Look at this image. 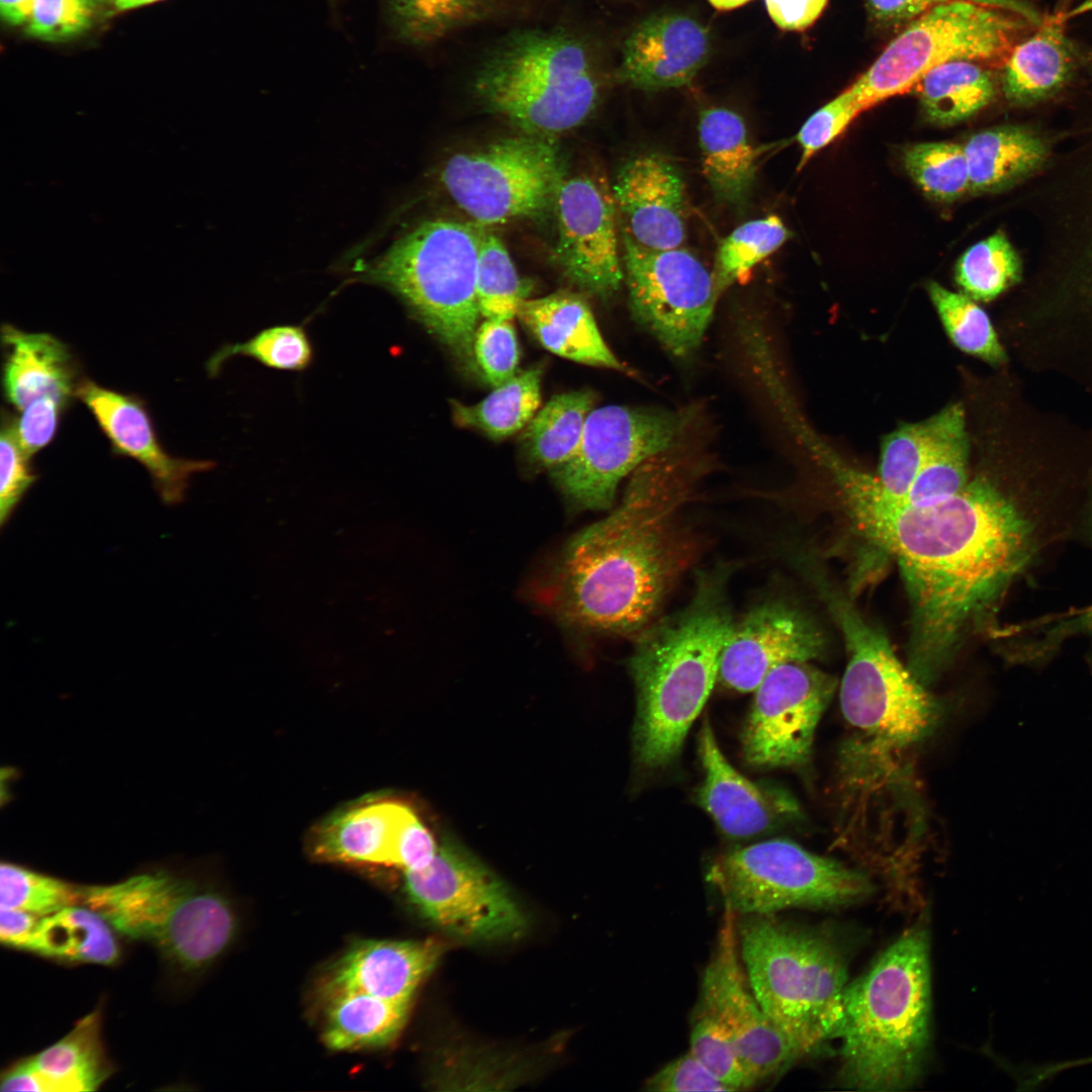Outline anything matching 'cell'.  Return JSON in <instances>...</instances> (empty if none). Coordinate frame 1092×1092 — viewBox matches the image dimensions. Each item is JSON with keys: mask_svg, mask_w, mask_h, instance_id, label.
<instances>
[{"mask_svg": "<svg viewBox=\"0 0 1092 1092\" xmlns=\"http://www.w3.org/2000/svg\"><path fill=\"white\" fill-rule=\"evenodd\" d=\"M843 509L868 542L894 559L911 611L908 667L927 686L969 631L989 623L1010 589L1073 541L1068 508L1016 497L987 477L916 507L876 476L821 451Z\"/></svg>", "mask_w": 1092, "mask_h": 1092, "instance_id": "6da1fadb", "label": "cell"}, {"mask_svg": "<svg viewBox=\"0 0 1092 1092\" xmlns=\"http://www.w3.org/2000/svg\"><path fill=\"white\" fill-rule=\"evenodd\" d=\"M686 439L637 467L620 504L568 541L549 590L561 623L635 639L659 618L702 550L680 514L711 462Z\"/></svg>", "mask_w": 1092, "mask_h": 1092, "instance_id": "7a4b0ae2", "label": "cell"}, {"mask_svg": "<svg viewBox=\"0 0 1092 1092\" xmlns=\"http://www.w3.org/2000/svg\"><path fill=\"white\" fill-rule=\"evenodd\" d=\"M729 566L700 571L691 601L658 618L635 639L629 661L636 696V760L653 769L670 763L718 680L734 623Z\"/></svg>", "mask_w": 1092, "mask_h": 1092, "instance_id": "3957f363", "label": "cell"}, {"mask_svg": "<svg viewBox=\"0 0 1092 1092\" xmlns=\"http://www.w3.org/2000/svg\"><path fill=\"white\" fill-rule=\"evenodd\" d=\"M930 1013L929 933L918 922L844 990L833 1033L841 1041V1084L866 1091L913 1085L928 1054Z\"/></svg>", "mask_w": 1092, "mask_h": 1092, "instance_id": "277c9868", "label": "cell"}, {"mask_svg": "<svg viewBox=\"0 0 1092 1092\" xmlns=\"http://www.w3.org/2000/svg\"><path fill=\"white\" fill-rule=\"evenodd\" d=\"M737 929L750 987L775 1025L805 1055L832 1038L848 985L833 939L777 914L737 915Z\"/></svg>", "mask_w": 1092, "mask_h": 1092, "instance_id": "5b68a950", "label": "cell"}, {"mask_svg": "<svg viewBox=\"0 0 1092 1092\" xmlns=\"http://www.w3.org/2000/svg\"><path fill=\"white\" fill-rule=\"evenodd\" d=\"M481 225L422 221L362 266L360 276L384 287L464 364H473L480 315L477 268Z\"/></svg>", "mask_w": 1092, "mask_h": 1092, "instance_id": "8992f818", "label": "cell"}, {"mask_svg": "<svg viewBox=\"0 0 1092 1092\" xmlns=\"http://www.w3.org/2000/svg\"><path fill=\"white\" fill-rule=\"evenodd\" d=\"M585 46L560 29L511 33L482 60L473 89L481 104L528 134L551 136L582 123L599 98Z\"/></svg>", "mask_w": 1092, "mask_h": 1092, "instance_id": "52a82bcc", "label": "cell"}, {"mask_svg": "<svg viewBox=\"0 0 1092 1092\" xmlns=\"http://www.w3.org/2000/svg\"><path fill=\"white\" fill-rule=\"evenodd\" d=\"M81 904L122 935L148 942L178 969L197 972L233 942L235 909L221 893L164 871L110 885L80 887Z\"/></svg>", "mask_w": 1092, "mask_h": 1092, "instance_id": "ba28073f", "label": "cell"}, {"mask_svg": "<svg viewBox=\"0 0 1092 1092\" xmlns=\"http://www.w3.org/2000/svg\"><path fill=\"white\" fill-rule=\"evenodd\" d=\"M813 574L847 652L839 691L846 721L884 744L907 746L929 736L941 717L938 701L896 656L886 634L829 581Z\"/></svg>", "mask_w": 1092, "mask_h": 1092, "instance_id": "9c48e42d", "label": "cell"}, {"mask_svg": "<svg viewBox=\"0 0 1092 1092\" xmlns=\"http://www.w3.org/2000/svg\"><path fill=\"white\" fill-rule=\"evenodd\" d=\"M1026 23L1008 11L970 1L934 6L907 23L849 87L866 110L912 89L941 64L1006 59Z\"/></svg>", "mask_w": 1092, "mask_h": 1092, "instance_id": "30bf717a", "label": "cell"}, {"mask_svg": "<svg viewBox=\"0 0 1092 1092\" xmlns=\"http://www.w3.org/2000/svg\"><path fill=\"white\" fill-rule=\"evenodd\" d=\"M708 880L738 915L858 902L874 890L869 877L787 839H770L721 854Z\"/></svg>", "mask_w": 1092, "mask_h": 1092, "instance_id": "8fae6325", "label": "cell"}, {"mask_svg": "<svg viewBox=\"0 0 1092 1092\" xmlns=\"http://www.w3.org/2000/svg\"><path fill=\"white\" fill-rule=\"evenodd\" d=\"M563 179L557 146L549 136L534 134L453 155L440 174L449 196L484 228L553 208Z\"/></svg>", "mask_w": 1092, "mask_h": 1092, "instance_id": "7c38bea8", "label": "cell"}, {"mask_svg": "<svg viewBox=\"0 0 1092 1092\" xmlns=\"http://www.w3.org/2000/svg\"><path fill=\"white\" fill-rule=\"evenodd\" d=\"M696 416L693 407H594L574 454L550 470L551 475L577 507L609 510L621 480L646 460L684 441Z\"/></svg>", "mask_w": 1092, "mask_h": 1092, "instance_id": "4fadbf2b", "label": "cell"}, {"mask_svg": "<svg viewBox=\"0 0 1092 1092\" xmlns=\"http://www.w3.org/2000/svg\"><path fill=\"white\" fill-rule=\"evenodd\" d=\"M624 278L632 318L673 357L701 346L718 293L713 274L682 248L653 250L622 230Z\"/></svg>", "mask_w": 1092, "mask_h": 1092, "instance_id": "5bb4252c", "label": "cell"}, {"mask_svg": "<svg viewBox=\"0 0 1092 1092\" xmlns=\"http://www.w3.org/2000/svg\"><path fill=\"white\" fill-rule=\"evenodd\" d=\"M403 890L430 923L467 942L520 937L527 918L506 885L452 840H444L432 861L404 872Z\"/></svg>", "mask_w": 1092, "mask_h": 1092, "instance_id": "9a60e30c", "label": "cell"}, {"mask_svg": "<svg viewBox=\"0 0 1092 1092\" xmlns=\"http://www.w3.org/2000/svg\"><path fill=\"white\" fill-rule=\"evenodd\" d=\"M741 963L737 914L724 904L696 1010L712 1017L730 1034L744 1065L758 1083L784 1072L805 1054L763 1011Z\"/></svg>", "mask_w": 1092, "mask_h": 1092, "instance_id": "2e32d148", "label": "cell"}, {"mask_svg": "<svg viewBox=\"0 0 1092 1092\" xmlns=\"http://www.w3.org/2000/svg\"><path fill=\"white\" fill-rule=\"evenodd\" d=\"M835 689L836 679L809 662L772 669L754 691L741 737L745 761L763 768L805 763Z\"/></svg>", "mask_w": 1092, "mask_h": 1092, "instance_id": "e0dca14e", "label": "cell"}, {"mask_svg": "<svg viewBox=\"0 0 1092 1092\" xmlns=\"http://www.w3.org/2000/svg\"><path fill=\"white\" fill-rule=\"evenodd\" d=\"M613 193L586 175L563 179L553 210L555 258L566 278L590 295L608 299L624 279Z\"/></svg>", "mask_w": 1092, "mask_h": 1092, "instance_id": "ac0fdd59", "label": "cell"}, {"mask_svg": "<svg viewBox=\"0 0 1092 1092\" xmlns=\"http://www.w3.org/2000/svg\"><path fill=\"white\" fill-rule=\"evenodd\" d=\"M824 648L822 631L806 613L786 602L766 601L733 623L718 680L735 692H754L772 669L789 662H810Z\"/></svg>", "mask_w": 1092, "mask_h": 1092, "instance_id": "d6986e66", "label": "cell"}, {"mask_svg": "<svg viewBox=\"0 0 1092 1092\" xmlns=\"http://www.w3.org/2000/svg\"><path fill=\"white\" fill-rule=\"evenodd\" d=\"M76 396L87 406L109 440L114 453L140 462L151 475L162 500L180 503L192 474L211 468L209 461L169 455L156 435L144 402L134 395L81 380Z\"/></svg>", "mask_w": 1092, "mask_h": 1092, "instance_id": "ffe728a7", "label": "cell"}, {"mask_svg": "<svg viewBox=\"0 0 1092 1092\" xmlns=\"http://www.w3.org/2000/svg\"><path fill=\"white\" fill-rule=\"evenodd\" d=\"M699 754L704 780L698 800L725 834L751 837L799 817L800 807L793 796L753 783L731 765L708 720L700 731Z\"/></svg>", "mask_w": 1092, "mask_h": 1092, "instance_id": "44dd1931", "label": "cell"}, {"mask_svg": "<svg viewBox=\"0 0 1092 1092\" xmlns=\"http://www.w3.org/2000/svg\"><path fill=\"white\" fill-rule=\"evenodd\" d=\"M707 28L680 13L650 16L625 39L617 70L619 81L654 91L689 84L710 54Z\"/></svg>", "mask_w": 1092, "mask_h": 1092, "instance_id": "7402d4cb", "label": "cell"}, {"mask_svg": "<svg viewBox=\"0 0 1092 1092\" xmlns=\"http://www.w3.org/2000/svg\"><path fill=\"white\" fill-rule=\"evenodd\" d=\"M613 196L636 243L668 250L685 242L684 181L662 155L646 153L626 161L617 174Z\"/></svg>", "mask_w": 1092, "mask_h": 1092, "instance_id": "603a6c76", "label": "cell"}, {"mask_svg": "<svg viewBox=\"0 0 1092 1092\" xmlns=\"http://www.w3.org/2000/svg\"><path fill=\"white\" fill-rule=\"evenodd\" d=\"M443 946L436 940H360L332 967L325 984L331 997L359 992L390 1000L412 1001L422 981L436 967Z\"/></svg>", "mask_w": 1092, "mask_h": 1092, "instance_id": "cb8c5ba5", "label": "cell"}, {"mask_svg": "<svg viewBox=\"0 0 1092 1092\" xmlns=\"http://www.w3.org/2000/svg\"><path fill=\"white\" fill-rule=\"evenodd\" d=\"M411 808L404 801L370 796L333 812L310 834L312 854L325 861L390 867L396 830Z\"/></svg>", "mask_w": 1092, "mask_h": 1092, "instance_id": "d4e9b609", "label": "cell"}, {"mask_svg": "<svg viewBox=\"0 0 1092 1092\" xmlns=\"http://www.w3.org/2000/svg\"><path fill=\"white\" fill-rule=\"evenodd\" d=\"M4 350L2 384L6 400L17 411L51 395L70 403L80 381L70 349L47 333H27L9 324L1 329Z\"/></svg>", "mask_w": 1092, "mask_h": 1092, "instance_id": "484cf974", "label": "cell"}, {"mask_svg": "<svg viewBox=\"0 0 1092 1092\" xmlns=\"http://www.w3.org/2000/svg\"><path fill=\"white\" fill-rule=\"evenodd\" d=\"M517 316L545 349L557 356L630 372L607 345L589 305L577 294L556 292L526 299Z\"/></svg>", "mask_w": 1092, "mask_h": 1092, "instance_id": "4316f807", "label": "cell"}, {"mask_svg": "<svg viewBox=\"0 0 1092 1092\" xmlns=\"http://www.w3.org/2000/svg\"><path fill=\"white\" fill-rule=\"evenodd\" d=\"M698 129L703 173L714 196L742 208L752 190L758 155L743 118L727 108L709 107L700 112Z\"/></svg>", "mask_w": 1092, "mask_h": 1092, "instance_id": "83f0119b", "label": "cell"}, {"mask_svg": "<svg viewBox=\"0 0 1092 1092\" xmlns=\"http://www.w3.org/2000/svg\"><path fill=\"white\" fill-rule=\"evenodd\" d=\"M101 1013L94 1010L62 1039L30 1056L38 1092L94 1091L112 1074L100 1036Z\"/></svg>", "mask_w": 1092, "mask_h": 1092, "instance_id": "f1b7e54d", "label": "cell"}, {"mask_svg": "<svg viewBox=\"0 0 1092 1092\" xmlns=\"http://www.w3.org/2000/svg\"><path fill=\"white\" fill-rule=\"evenodd\" d=\"M1059 18L1042 21L1037 30L1012 47L1002 74L1006 96L1017 103L1040 100L1069 79L1074 59Z\"/></svg>", "mask_w": 1092, "mask_h": 1092, "instance_id": "f546056e", "label": "cell"}, {"mask_svg": "<svg viewBox=\"0 0 1092 1092\" xmlns=\"http://www.w3.org/2000/svg\"><path fill=\"white\" fill-rule=\"evenodd\" d=\"M112 927L83 904L39 916L24 950L73 963L113 965L120 950Z\"/></svg>", "mask_w": 1092, "mask_h": 1092, "instance_id": "4dcf8cb0", "label": "cell"}, {"mask_svg": "<svg viewBox=\"0 0 1092 1092\" xmlns=\"http://www.w3.org/2000/svg\"><path fill=\"white\" fill-rule=\"evenodd\" d=\"M970 192H993L1009 186L1043 161L1046 149L1032 131L1017 125L981 130L963 145Z\"/></svg>", "mask_w": 1092, "mask_h": 1092, "instance_id": "1f68e13d", "label": "cell"}, {"mask_svg": "<svg viewBox=\"0 0 1092 1092\" xmlns=\"http://www.w3.org/2000/svg\"><path fill=\"white\" fill-rule=\"evenodd\" d=\"M324 1042L334 1051L382 1048L399 1035L411 1001L346 992L328 997Z\"/></svg>", "mask_w": 1092, "mask_h": 1092, "instance_id": "d6a6232c", "label": "cell"}, {"mask_svg": "<svg viewBox=\"0 0 1092 1092\" xmlns=\"http://www.w3.org/2000/svg\"><path fill=\"white\" fill-rule=\"evenodd\" d=\"M931 419V447L904 497L916 507H927L950 498L970 481L969 440L962 405H948Z\"/></svg>", "mask_w": 1092, "mask_h": 1092, "instance_id": "836d02e7", "label": "cell"}, {"mask_svg": "<svg viewBox=\"0 0 1092 1092\" xmlns=\"http://www.w3.org/2000/svg\"><path fill=\"white\" fill-rule=\"evenodd\" d=\"M927 119L938 125L962 122L988 105L995 87L977 62L952 61L924 74L912 87Z\"/></svg>", "mask_w": 1092, "mask_h": 1092, "instance_id": "e575fe53", "label": "cell"}, {"mask_svg": "<svg viewBox=\"0 0 1092 1092\" xmlns=\"http://www.w3.org/2000/svg\"><path fill=\"white\" fill-rule=\"evenodd\" d=\"M594 405L595 395L589 390L552 397L524 428L522 443L530 460L550 470L569 460Z\"/></svg>", "mask_w": 1092, "mask_h": 1092, "instance_id": "d590c367", "label": "cell"}, {"mask_svg": "<svg viewBox=\"0 0 1092 1092\" xmlns=\"http://www.w3.org/2000/svg\"><path fill=\"white\" fill-rule=\"evenodd\" d=\"M542 370L538 367L516 374L474 404L451 400L456 425L475 429L491 439H504L524 429L541 402Z\"/></svg>", "mask_w": 1092, "mask_h": 1092, "instance_id": "8d00e7d4", "label": "cell"}, {"mask_svg": "<svg viewBox=\"0 0 1092 1092\" xmlns=\"http://www.w3.org/2000/svg\"><path fill=\"white\" fill-rule=\"evenodd\" d=\"M791 237L792 233L776 214L736 228L722 240L717 250L712 274L718 293L743 280Z\"/></svg>", "mask_w": 1092, "mask_h": 1092, "instance_id": "74e56055", "label": "cell"}, {"mask_svg": "<svg viewBox=\"0 0 1092 1092\" xmlns=\"http://www.w3.org/2000/svg\"><path fill=\"white\" fill-rule=\"evenodd\" d=\"M927 291L948 338L959 349L989 364L1006 362L989 315L974 299L934 281L928 282Z\"/></svg>", "mask_w": 1092, "mask_h": 1092, "instance_id": "f35d334b", "label": "cell"}, {"mask_svg": "<svg viewBox=\"0 0 1092 1092\" xmlns=\"http://www.w3.org/2000/svg\"><path fill=\"white\" fill-rule=\"evenodd\" d=\"M529 293L530 286L519 276L504 243L482 226L477 268L480 315L512 321Z\"/></svg>", "mask_w": 1092, "mask_h": 1092, "instance_id": "ab89813d", "label": "cell"}, {"mask_svg": "<svg viewBox=\"0 0 1092 1092\" xmlns=\"http://www.w3.org/2000/svg\"><path fill=\"white\" fill-rule=\"evenodd\" d=\"M1020 259L1003 233H996L970 247L958 260V286L976 301H990L1017 283Z\"/></svg>", "mask_w": 1092, "mask_h": 1092, "instance_id": "60d3db41", "label": "cell"}, {"mask_svg": "<svg viewBox=\"0 0 1092 1092\" xmlns=\"http://www.w3.org/2000/svg\"><path fill=\"white\" fill-rule=\"evenodd\" d=\"M236 356L252 358L276 370L303 371L313 361V347L302 326L276 325L261 330L245 342L222 346L208 360L207 372L216 375L221 366Z\"/></svg>", "mask_w": 1092, "mask_h": 1092, "instance_id": "b9f144b4", "label": "cell"}, {"mask_svg": "<svg viewBox=\"0 0 1092 1092\" xmlns=\"http://www.w3.org/2000/svg\"><path fill=\"white\" fill-rule=\"evenodd\" d=\"M398 36L413 44L435 42L476 20L484 0H386Z\"/></svg>", "mask_w": 1092, "mask_h": 1092, "instance_id": "7bdbcfd3", "label": "cell"}, {"mask_svg": "<svg viewBox=\"0 0 1092 1092\" xmlns=\"http://www.w3.org/2000/svg\"><path fill=\"white\" fill-rule=\"evenodd\" d=\"M906 171L930 198L951 202L970 192L963 146L950 142L919 143L903 154Z\"/></svg>", "mask_w": 1092, "mask_h": 1092, "instance_id": "ee69618b", "label": "cell"}, {"mask_svg": "<svg viewBox=\"0 0 1092 1092\" xmlns=\"http://www.w3.org/2000/svg\"><path fill=\"white\" fill-rule=\"evenodd\" d=\"M76 904H81L80 887L18 864L1 863L0 908L44 916Z\"/></svg>", "mask_w": 1092, "mask_h": 1092, "instance_id": "f6af8a7d", "label": "cell"}, {"mask_svg": "<svg viewBox=\"0 0 1092 1092\" xmlns=\"http://www.w3.org/2000/svg\"><path fill=\"white\" fill-rule=\"evenodd\" d=\"M932 419L907 424L883 439L877 479L891 495L904 498L931 447Z\"/></svg>", "mask_w": 1092, "mask_h": 1092, "instance_id": "bcb514c9", "label": "cell"}, {"mask_svg": "<svg viewBox=\"0 0 1092 1092\" xmlns=\"http://www.w3.org/2000/svg\"><path fill=\"white\" fill-rule=\"evenodd\" d=\"M690 1043V1052L732 1091L757 1084L730 1034L709 1015L696 1010Z\"/></svg>", "mask_w": 1092, "mask_h": 1092, "instance_id": "7dc6e473", "label": "cell"}, {"mask_svg": "<svg viewBox=\"0 0 1092 1092\" xmlns=\"http://www.w3.org/2000/svg\"><path fill=\"white\" fill-rule=\"evenodd\" d=\"M473 357L479 372L491 387H497L514 377L520 354L511 321L485 318L475 332Z\"/></svg>", "mask_w": 1092, "mask_h": 1092, "instance_id": "c3c4849f", "label": "cell"}, {"mask_svg": "<svg viewBox=\"0 0 1092 1092\" xmlns=\"http://www.w3.org/2000/svg\"><path fill=\"white\" fill-rule=\"evenodd\" d=\"M863 110L855 94L848 87L815 111L796 134V141L801 149L798 171L817 152L839 136Z\"/></svg>", "mask_w": 1092, "mask_h": 1092, "instance_id": "681fc988", "label": "cell"}, {"mask_svg": "<svg viewBox=\"0 0 1092 1092\" xmlns=\"http://www.w3.org/2000/svg\"><path fill=\"white\" fill-rule=\"evenodd\" d=\"M95 7L94 0H32L26 31L47 41L70 39L90 27Z\"/></svg>", "mask_w": 1092, "mask_h": 1092, "instance_id": "f907efd6", "label": "cell"}, {"mask_svg": "<svg viewBox=\"0 0 1092 1092\" xmlns=\"http://www.w3.org/2000/svg\"><path fill=\"white\" fill-rule=\"evenodd\" d=\"M30 458L21 448L14 429V418L3 413L0 435V523L3 527L36 479Z\"/></svg>", "mask_w": 1092, "mask_h": 1092, "instance_id": "816d5d0a", "label": "cell"}, {"mask_svg": "<svg viewBox=\"0 0 1092 1092\" xmlns=\"http://www.w3.org/2000/svg\"><path fill=\"white\" fill-rule=\"evenodd\" d=\"M953 1H970L1002 9L1034 25L1042 22L1038 12L1023 0H866V6L874 22L893 27L909 23L934 6Z\"/></svg>", "mask_w": 1092, "mask_h": 1092, "instance_id": "f5cc1de1", "label": "cell"}, {"mask_svg": "<svg viewBox=\"0 0 1092 1092\" xmlns=\"http://www.w3.org/2000/svg\"><path fill=\"white\" fill-rule=\"evenodd\" d=\"M644 1089L652 1092L732 1091L690 1051L649 1077Z\"/></svg>", "mask_w": 1092, "mask_h": 1092, "instance_id": "db71d44e", "label": "cell"}, {"mask_svg": "<svg viewBox=\"0 0 1092 1092\" xmlns=\"http://www.w3.org/2000/svg\"><path fill=\"white\" fill-rule=\"evenodd\" d=\"M438 848L433 833L411 807L397 828L390 851V867L403 872L421 870L432 861Z\"/></svg>", "mask_w": 1092, "mask_h": 1092, "instance_id": "11a10c76", "label": "cell"}, {"mask_svg": "<svg viewBox=\"0 0 1092 1092\" xmlns=\"http://www.w3.org/2000/svg\"><path fill=\"white\" fill-rule=\"evenodd\" d=\"M68 403L51 395L34 399L27 404L18 419H14V429L23 451L32 457L54 439L60 417Z\"/></svg>", "mask_w": 1092, "mask_h": 1092, "instance_id": "9f6ffc18", "label": "cell"}, {"mask_svg": "<svg viewBox=\"0 0 1092 1092\" xmlns=\"http://www.w3.org/2000/svg\"><path fill=\"white\" fill-rule=\"evenodd\" d=\"M828 0H764L772 22L787 31H800L811 26L824 10Z\"/></svg>", "mask_w": 1092, "mask_h": 1092, "instance_id": "6f0895ef", "label": "cell"}, {"mask_svg": "<svg viewBox=\"0 0 1092 1092\" xmlns=\"http://www.w3.org/2000/svg\"><path fill=\"white\" fill-rule=\"evenodd\" d=\"M39 916L19 910L0 908V939L9 947L24 950Z\"/></svg>", "mask_w": 1092, "mask_h": 1092, "instance_id": "680465c9", "label": "cell"}, {"mask_svg": "<svg viewBox=\"0 0 1092 1092\" xmlns=\"http://www.w3.org/2000/svg\"><path fill=\"white\" fill-rule=\"evenodd\" d=\"M31 5L32 0H0L1 16L10 25L27 24Z\"/></svg>", "mask_w": 1092, "mask_h": 1092, "instance_id": "91938a15", "label": "cell"}, {"mask_svg": "<svg viewBox=\"0 0 1092 1092\" xmlns=\"http://www.w3.org/2000/svg\"><path fill=\"white\" fill-rule=\"evenodd\" d=\"M1091 11H1092V0H1083L1078 5H1076L1074 8H1072L1069 12H1067L1065 15L1061 16L1060 19L1063 22H1065L1069 18H1073V17L1079 16V15H1082V14H1085V13H1088V12H1091Z\"/></svg>", "mask_w": 1092, "mask_h": 1092, "instance_id": "94428289", "label": "cell"}, {"mask_svg": "<svg viewBox=\"0 0 1092 1092\" xmlns=\"http://www.w3.org/2000/svg\"><path fill=\"white\" fill-rule=\"evenodd\" d=\"M156 1H158V0H112V3H113V6H114L115 10L124 11V10H128V9H133V8H136V7H141V6H144V5H148V4L156 2Z\"/></svg>", "mask_w": 1092, "mask_h": 1092, "instance_id": "6125c7cd", "label": "cell"}, {"mask_svg": "<svg viewBox=\"0 0 1092 1092\" xmlns=\"http://www.w3.org/2000/svg\"><path fill=\"white\" fill-rule=\"evenodd\" d=\"M717 10L727 11L738 8L751 0H708Z\"/></svg>", "mask_w": 1092, "mask_h": 1092, "instance_id": "be15d7a7", "label": "cell"}, {"mask_svg": "<svg viewBox=\"0 0 1092 1092\" xmlns=\"http://www.w3.org/2000/svg\"><path fill=\"white\" fill-rule=\"evenodd\" d=\"M1089 1064H1092V1056L1085 1057V1058H1082V1059L1058 1062V1069L1060 1071H1065V1070H1068V1069H1071V1068H1076V1067L1085 1066V1065H1089Z\"/></svg>", "mask_w": 1092, "mask_h": 1092, "instance_id": "e7e4bbea", "label": "cell"}, {"mask_svg": "<svg viewBox=\"0 0 1092 1092\" xmlns=\"http://www.w3.org/2000/svg\"><path fill=\"white\" fill-rule=\"evenodd\" d=\"M94 1L97 3L98 1H103V0H94Z\"/></svg>", "mask_w": 1092, "mask_h": 1092, "instance_id": "03108f58", "label": "cell"}]
</instances>
